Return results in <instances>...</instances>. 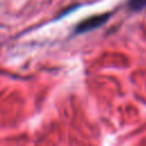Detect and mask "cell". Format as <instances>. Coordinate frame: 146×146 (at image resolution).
I'll return each mask as SVG.
<instances>
[{"label":"cell","mask_w":146,"mask_h":146,"mask_svg":"<svg viewBox=\"0 0 146 146\" xmlns=\"http://www.w3.org/2000/svg\"><path fill=\"white\" fill-rule=\"evenodd\" d=\"M108 18H110V14L108 13L88 17V18L83 19L82 22H80L75 26L74 31H75V33H86L88 31H91V30H95V29L102 26L104 23H106V21Z\"/></svg>","instance_id":"obj_1"},{"label":"cell","mask_w":146,"mask_h":146,"mask_svg":"<svg viewBox=\"0 0 146 146\" xmlns=\"http://www.w3.org/2000/svg\"><path fill=\"white\" fill-rule=\"evenodd\" d=\"M129 7L133 10H140L146 7V0H129Z\"/></svg>","instance_id":"obj_2"}]
</instances>
